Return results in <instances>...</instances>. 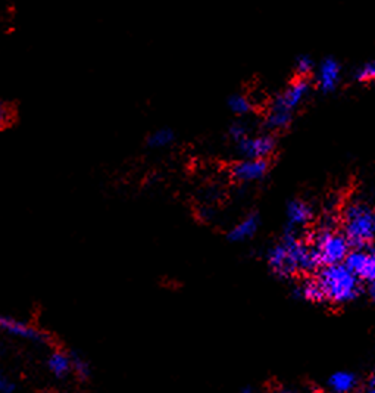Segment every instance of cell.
<instances>
[{"mask_svg":"<svg viewBox=\"0 0 375 393\" xmlns=\"http://www.w3.org/2000/svg\"><path fill=\"white\" fill-rule=\"evenodd\" d=\"M314 218V211L303 200H292L287 205V221L290 227L308 225Z\"/></svg>","mask_w":375,"mask_h":393,"instance_id":"obj_13","label":"cell"},{"mask_svg":"<svg viewBox=\"0 0 375 393\" xmlns=\"http://www.w3.org/2000/svg\"><path fill=\"white\" fill-rule=\"evenodd\" d=\"M343 233L352 248H367L375 240V208L364 202H351L342 215Z\"/></svg>","mask_w":375,"mask_h":393,"instance_id":"obj_3","label":"cell"},{"mask_svg":"<svg viewBox=\"0 0 375 393\" xmlns=\"http://www.w3.org/2000/svg\"><path fill=\"white\" fill-rule=\"evenodd\" d=\"M292 120H293V113L269 105V109L265 115V127L271 131H280L287 129Z\"/></svg>","mask_w":375,"mask_h":393,"instance_id":"obj_15","label":"cell"},{"mask_svg":"<svg viewBox=\"0 0 375 393\" xmlns=\"http://www.w3.org/2000/svg\"><path fill=\"white\" fill-rule=\"evenodd\" d=\"M281 393H290V392H281Z\"/></svg>","mask_w":375,"mask_h":393,"instance_id":"obj_28","label":"cell"},{"mask_svg":"<svg viewBox=\"0 0 375 393\" xmlns=\"http://www.w3.org/2000/svg\"><path fill=\"white\" fill-rule=\"evenodd\" d=\"M309 90H310L309 80L303 79V77H297L293 83L289 84L286 90L273 99L271 105L293 113L297 108L302 105V102L306 99Z\"/></svg>","mask_w":375,"mask_h":393,"instance_id":"obj_7","label":"cell"},{"mask_svg":"<svg viewBox=\"0 0 375 393\" xmlns=\"http://www.w3.org/2000/svg\"><path fill=\"white\" fill-rule=\"evenodd\" d=\"M317 280L322 289L326 300L343 305L355 300L360 294V280L349 270L344 262L321 267Z\"/></svg>","mask_w":375,"mask_h":393,"instance_id":"obj_2","label":"cell"},{"mask_svg":"<svg viewBox=\"0 0 375 393\" xmlns=\"http://www.w3.org/2000/svg\"><path fill=\"white\" fill-rule=\"evenodd\" d=\"M344 264L360 282H375V249L352 248Z\"/></svg>","mask_w":375,"mask_h":393,"instance_id":"obj_5","label":"cell"},{"mask_svg":"<svg viewBox=\"0 0 375 393\" xmlns=\"http://www.w3.org/2000/svg\"><path fill=\"white\" fill-rule=\"evenodd\" d=\"M269 168L266 159L243 158L231 167V177L240 183H252L264 179Z\"/></svg>","mask_w":375,"mask_h":393,"instance_id":"obj_9","label":"cell"},{"mask_svg":"<svg viewBox=\"0 0 375 393\" xmlns=\"http://www.w3.org/2000/svg\"><path fill=\"white\" fill-rule=\"evenodd\" d=\"M342 77V67L334 58H326L319 63L317 86L322 93H331L337 88Z\"/></svg>","mask_w":375,"mask_h":393,"instance_id":"obj_10","label":"cell"},{"mask_svg":"<svg viewBox=\"0 0 375 393\" xmlns=\"http://www.w3.org/2000/svg\"><path fill=\"white\" fill-rule=\"evenodd\" d=\"M228 108L232 113H236V115L239 117H243V115H248V113L252 111L253 105L248 96L232 95L228 99Z\"/></svg>","mask_w":375,"mask_h":393,"instance_id":"obj_18","label":"cell"},{"mask_svg":"<svg viewBox=\"0 0 375 393\" xmlns=\"http://www.w3.org/2000/svg\"><path fill=\"white\" fill-rule=\"evenodd\" d=\"M369 296L375 302V282L369 283Z\"/></svg>","mask_w":375,"mask_h":393,"instance_id":"obj_26","label":"cell"},{"mask_svg":"<svg viewBox=\"0 0 375 393\" xmlns=\"http://www.w3.org/2000/svg\"><path fill=\"white\" fill-rule=\"evenodd\" d=\"M174 131L170 129H161V130H154L152 131L147 138H146V145L150 149H163L166 146L173 145L174 142Z\"/></svg>","mask_w":375,"mask_h":393,"instance_id":"obj_17","label":"cell"},{"mask_svg":"<svg viewBox=\"0 0 375 393\" xmlns=\"http://www.w3.org/2000/svg\"><path fill=\"white\" fill-rule=\"evenodd\" d=\"M359 380L351 371H337L328 378V390L331 393H353L358 387Z\"/></svg>","mask_w":375,"mask_h":393,"instance_id":"obj_14","label":"cell"},{"mask_svg":"<svg viewBox=\"0 0 375 393\" xmlns=\"http://www.w3.org/2000/svg\"><path fill=\"white\" fill-rule=\"evenodd\" d=\"M297 294H299V296L305 300H309V302H324L326 298H324V294H322V289L318 283V280L315 278V280H305L299 289H297Z\"/></svg>","mask_w":375,"mask_h":393,"instance_id":"obj_16","label":"cell"},{"mask_svg":"<svg viewBox=\"0 0 375 393\" xmlns=\"http://www.w3.org/2000/svg\"><path fill=\"white\" fill-rule=\"evenodd\" d=\"M268 265L277 275L289 277L321 268V261L312 243H305L293 232L286 233L280 243L268 252Z\"/></svg>","mask_w":375,"mask_h":393,"instance_id":"obj_1","label":"cell"},{"mask_svg":"<svg viewBox=\"0 0 375 393\" xmlns=\"http://www.w3.org/2000/svg\"><path fill=\"white\" fill-rule=\"evenodd\" d=\"M228 136L232 142H236V145L239 142H241L243 138H246L249 136V129H248V125H246L244 122L241 121H236V122H232L230 125V129H228Z\"/></svg>","mask_w":375,"mask_h":393,"instance_id":"obj_22","label":"cell"},{"mask_svg":"<svg viewBox=\"0 0 375 393\" xmlns=\"http://www.w3.org/2000/svg\"><path fill=\"white\" fill-rule=\"evenodd\" d=\"M240 393H252V389L250 387H244L240 390Z\"/></svg>","mask_w":375,"mask_h":393,"instance_id":"obj_27","label":"cell"},{"mask_svg":"<svg viewBox=\"0 0 375 393\" xmlns=\"http://www.w3.org/2000/svg\"><path fill=\"white\" fill-rule=\"evenodd\" d=\"M15 383L9 380L5 374L0 373V393H12L15 390Z\"/></svg>","mask_w":375,"mask_h":393,"instance_id":"obj_24","label":"cell"},{"mask_svg":"<svg viewBox=\"0 0 375 393\" xmlns=\"http://www.w3.org/2000/svg\"><path fill=\"white\" fill-rule=\"evenodd\" d=\"M0 332L12 337L34 342V344H47L50 340V336L42 328L14 319L10 315H0Z\"/></svg>","mask_w":375,"mask_h":393,"instance_id":"obj_6","label":"cell"},{"mask_svg":"<svg viewBox=\"0 0 375 393\" xmlns=\"http://www.w3.org/2000/svg\"><path fill=\"white\" fill-rule=\"evenodd\" d=\"M260 228V217L256 214H249L248 217H244L240 223H237L231 228L228 233L230 242H244L250 237H253Z\"/></svg>","mask_w":375,"mask_h":393,"instance_id":"obj_11","label":"cell"},{"mask_svg":"<svg viewBox=\"0 0 375 393\" xmlns=\"http://www.w3.org/2000/svg\"><path fill=\"white\" fill-rule=\"evenodd\" d=\"M312 246L315 248L321 265L342 264L346 261L349 252L352 250V245L349 242L343 232H337L334 228H322L315 236Z\"/></svg>","mask_w":375,"mask_h":393,"instance_id":"obj_4","label":"cell"},{"mask_svg":"<svg viewBox=\"0 0 375 393\" xmlns=\"http://www.w3.org/2000/svg\"><path fill=\"white\" fill-rule=\"evenodd\" d=\"M47 369L56 378H65L72 373V353L54 351L47 358Z\"/></svg>","mask_w":375,"mask_h":393,"instance_id":"obj_12","label":"cell"},{"mask_svg":"<svg viewBox=\"0 0 375 393\" xmlns=\"http://www.w3.org/2000/svg\"><path fill=\"white\" fill-rule=\"evenodd\" d=\"M367 393H375V369H374V373L369 378V382H368V386H367Z\"/></svg>","mask_w":375,"mask_h":393,"instance_id":"obj_25","label":"cell"},{"mask_svg":"<svg viewBox=\"0 0 375 393\" xmlns=\"http://www.w3.org/2000/svg\"><path fill=\"white\" fill-rule=\"evenodd\" d=\"M355 79L359 83H369L375 80V61H369L364 65L359 67L356 74H355Z\"/></svg>","mask_w":375,"mask_h":393,"instance_id":"obj_21","label":"cell"},{"mask_svg":"<svg viewBox=\"0 0 375 393\" xmlns=\"http://www.w3.org/2000/svg\"><path fill=\"white\" fill-rule=\"evenodd\" d=\"M314 61L310 56L308 55H302L297 58L296 63H294V70H296V74H297V77H303L306 79L308 75L314 71Z\"/></svg>","mask_w":375,"mask_h":393,"instance_id":"obj_20","label":"cell"},{"mask_svg":"<svg viewBox=\"0 0 375 393\" xmlns=\"http://www.w3.org/2000/svg\"><path fill=\"white\" fill-rule=\"evenodd\" d=\"M15 112L12 109L10 105L5 104L3 100H0V130H5L6 127H9L14 122Z\"/></svg>","mask_w":375,"mask_h":393,"instance_id":"obj_23","label":"cell"},{"mask_svg":"<svg viewBox=\"0 0 375 393\" xmlns=\"http://www.w3.org/2000/svg\"><path fill=\"white\" fill-rule=\"evenodd\" d=\"M237 150L243 158L266 159L276 150V138L271 134H249L237 143Z\"/></svg>","mask_w":375,"mask_h":393,"instance_id":"obj_8","label":"cell"},{"mask_svg":"<svg viewBox=\"0 0 375 393\" xmlns=\"http://www.w3.org/2000/svg\"><path fill=\"white\" fill-rule=\"evenodd\" d=\"M72 373L80 380H87L92 376V367L88 361L79 353H72Z\"/></svg>","mask_w":375,"mask_h":393,"instance_id":"obj_19","label":"cell"}]
</instances>
